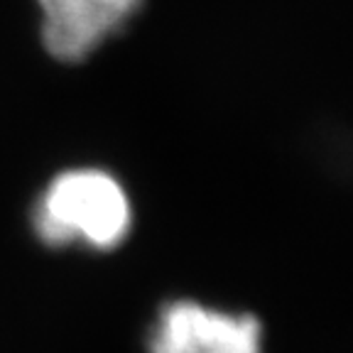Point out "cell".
Segmentation results:
<instances>
[{
	"label": "cell",
	"instance_id": "cell-1",
	"mask_svg": "<svg viewBox=\"0 0 353 353\" xmlns=\"http://www.w3.org/2000/svg\"><path fill=\"white\" fill-rule=\"evenodd\" d=\"M32 223L47 245L113 250L132 228V204L116 176L99 167L57 174L34 206Z\"/></svg>",
	"mask_w": 353,
	"mask_h": 353
},
{
	"label": "cell",
	"instance_id": "cell-2",
	"mask_svg": "<svg viewBox=\"0 0 353 353\" xmlns=\"http://www.w3.org/2000/svg\"><path fill=\"white\" fill-rule=\"evenodd\" d=\"M150 353H263V326L253 314L174 299L160 309L148 336Z\"/></svg>",
	"mask_w": 353,
	"mask_h": 353
},
{
	"label": "cell",
	"instance_id": "cell-3",
	"mask_svg": "<svg viewBox=\"0 0 353 353\" xmlns=\"http://www.w3.org/2000/svg\"><path fill=\"white\" fill-rule=\"evenodd\" d=\"M42 37L52 57L83 61L101 44L121 32L143 0H37Z\"/></svg>",
	"mask_w": 353,
	"mask_h": 353
}]
</instances>
